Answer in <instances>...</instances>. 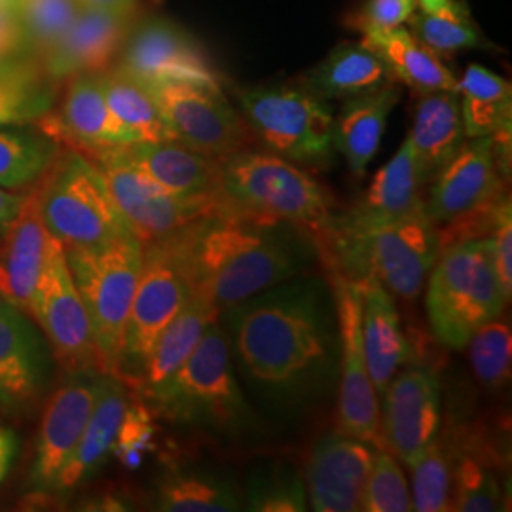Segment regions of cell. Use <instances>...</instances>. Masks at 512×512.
<instances>
[{
    "label": "cell",
    "instance_id": "cell-1",
    "mask_svg": "<svg viewBox=\"0 0 512 512\" xmlns=\"http://www.w3.org/2000/svg\"><path fill=\"white\" fill-rule=\"evenodd\" d=\"M232 359L256 393L308 403L338 376L340 334L329 279L296 275L220 313Z\"/></svg>",
    "mask_w": 512,
    "mask_h": 512
},
{
    "label": "cell",
    "instance_id": "cell-2",
    "mask_svg": "<svg viewBox=\"0 0 512 512\" xmlns=\"http://www.w3.org/2000/svg\"><path fill=\"white\" fill-rule=\"evenodd\" d=\"M194 293L222 311L296 275L311 274L321 258L310 228L239 211L219 213L181 232Z\"/></svg>",
    "mask_w": 512,
    "mask_h": 512
},
{
    "label": "cell",
    "instance_id": "cell-3",
    "mask_svg": "<svg viewBox=\"0 0 512 512\" xmlns=\"http://www.w3.org/2000/svg\"><path fill=\"white\" fill-rule=\"evenodd\" d=\"M143 401L167 420L219 439H241L256 429L255 412L239 385L219 319L205 330L184 365Z\"/></svg>",
    "mask_w": 512,
    "mask_h": 512
},
{
    "label": "cell",
    "instance_id": "cell-4",
    "mask_svg": "<svg viewBox=\"0 0 512 512\" xmlns=\"http://www.w3.org/2000/svg\"><path fill=\"white\" fill-rule=\"evenodd\" d=\"M33 198L46 230L65 249L99 247L133 234L101 169L76 148L59 152Z\"/></svg>",
    "mask_w": 512,
    "mask_h": 512
},
{
    "label": "cell",
    "instance_id": "cell-5",
    "mask_svg": "<svg viewBox=\"0 0 512 512\" xmlns=\"http://www.w3.org/2000/svg\"><path fill=\"white\" fill-rule=\"evenodd\" d=\"M427 287L431 329L444 346L467 348L476 330L505 310L488 238L465 239L439 251Z\"/></svg>",
    "mask_w": 512,
    "mask_h": 512
},
{
    "label": "cell",
    "instance_id": "cell-6",
    "mask_svg": "<svg viewBox=\"0 0 512 512\" xmlns=\"http://www.w3.org/2000/svg\"><path fill=\"white\" fill-rule=\"evenodd\" d=\"M65 256L90 317L99 368L103 374L116 376L143 266V243L129 234L99 247L65 249Z\"/></svg>",
    "mask_w": 512,
    "mask_h": 512
},
{
    "label": "cell",
    "instance_id": "cell-7",
    "mask_svg": "<svg viewBox=\"0 0 512 512\" xmlns=\"http://www.w3.org/2000/svg\"><path fill=\"white\" fill-rule=\"evenodd\" d=\"M220 188L239 211L285 220L315 232L332 215L327 190L277 154L239 150L220 160Z\"/></svg>",
    "mask_w": 512,
    "mask_h": 512
},
{
    "label": "cell",
    "instance_id": "cell-8",
    "mask_svg": "<svg viewBox=\"0 0 512 512\" xmlns=\"http://www.w3.org/2000/svg\"><path fill=\"white\" fill-rule=\"evenodd\" d=\"M181 232L143 245V266L116 368V378L126 385L141 380L158 338L194 293Z\"/></svg>",
    "mask_w": 512,
    "mask_h": 512
},
{
    "label": "cell",
    "instance_id": "cell-9",
    "mask_svg": "<svg viewBox=\"0 0 512 512\" xmlns=\"http://www.w3.org/2000/svg\"><path fill=\"white\" fill-rule=\"evenodd\" d=\"M243 120L256 137L296 164H323L332 154L334 114L304 86H264L238 92Z\"/></svg>",
    "mask_w": 512,
    "mask_h": 512
},
{
    "label": "cell",
    "instance_id": "cell-10",
    "mask_svg": "<svg viewBox=\"0 0 512 512\" xmlns=\"http://www.w3.org/2000/svg\"><path fill=\"white\" fill-rule=\"evenodd\" d=\"M90 158L101 169L114 202L143 245L171 238L226 207L224 194L211 200H194L165 190L143 169L131 164L118 147L95 152Z\"/></svg>",
    "mask_w": 512,
    "mask_h": 512
},
{
    "label": "cell",
    "instance_id": "cell-11",
    "mask_svg": "<svg viewBox=\"0 0 512 512\" xmlns=\"http://www.w3.org/2000/svg\"><path fill=\"white\" fill-rule=\"evenodd\" d=\"M29 315L40 325L57 365L67 376L103 374L88 311L74 285L65 249L55 238L38 277Z\"/></svg>",
    "mask_w": 512,
    "mask_h": 512
},
{
    "label": "cell",
    "instance_id": "cell-12",
    "mask_svg": "<svg viewBox=\"0 0 512 512\" xmlns=\"http://www.w3.org/2000/svg\"><path fill=\"white\" fill-rule=\"evenodd\" d=\"M336 300L340 361H338V429L342 435L365 440L376 448H385L380 429V397L366 368L361 315L363 291L355 281L330 274Z\"/></svg>",
    "mask_w": 512,
    "mask_h": 512
},
{
    "label": "cell",
    "instance_id": "cell-13",
    "mask_svg": "<svg viewBox=\"0 0 512 512\" xmlns=\"http://www.w3.org/2000/svg\"><path fill=\"white\" fill-rule=\"evenodd\" d=\"M150 90L175 141L215 160H224L249 145L251 129L220 88L169 80Z\"/></svg>",
    "mask_w": 512,
    "mask_h": 512
},
{
    "label": "cell",
    "instance_id": "cell-14",
    "mask_svg": "<svg viewBox=\"0 0 512 512\" xmlns=\"http://www.w3.org/2000/svg\"><path fill=\"white\" fill-rule=\"evenodd\" d=\"M114 65L147 86L183 80L220 88L222 82L196 38L173 19L152 14L135 21Z\"/></svg>",
    "mask_w": 512,
    "mask_h": 512
},
{
    "label": "cell",
    "instance_id": "cell-15",
    "mask_svg": "<svg viewBox=\"0 0 512 512\" xmlns=\"http://www.w3.org/2000/svg\"><path fill=\"white\" fill-rule=\"evenodd\" d=\"M109 374H76L50 395L29 471V490L52 495L57 476L73 456Z\"/></svg>",
    "mask_w": 512,
    "mask_h": 512
},
{
    "label": "cell",
    "instance_id": "cell-16",
    "mask_svg": "<svg viewBox=\"0 0 512 512\" xmlns=\"http://www.w3.org/2000/svg\"><path fill=\"white\" fill-rule=\"evenodd\" d=\"M380 429L385 448L412 467L437 439L442 425V399L437 374L427 366H410L385 387Z\"/></svg>",
    "mask_w": 512,
    "mask_h": 512
},
{
    "label": "cell",
    "instance_id": "cell-17",
    "mask_svg": "<svg viewBox=\"0 0 512 512\" xmlns=\"http://www.w3.org/2000/svg\"><path fill=\"white\" fill-rule=\"evenodd\" d=\"M505 175L492 137H475L463 143L458 154L433 179L427 202V217L437 226L461 219L499 202L505 192Z\"/></svg>",
    "mask_w": 512,
    "mask_h": 512
},
{
    "label": "cell",
    "instance_id": "cell-18",
    "mask_svg": "<svg viewBox=\"0 0 512 512\" xmlns=\"http://www.w3.org/2000/svg\"><path fill=\"white\" fill-rule=\"evenodd\" d=\"M52 355L25 311L0 296V418H19L42 399Z\"/></svg>",
    "mask_w": 512,
    "mask_h": 512
},
{
    "label": "cell",
    "instance_id": "cell-19",
    "mask_svg": "<svg viewBox=\"0 0 512 512\" xmlns=\"http://www.w3.org/2000/svg\"><path fill=\"white\" fill-rule=\"evenodd\" d=\"M141 16L137 2L122 8H82L69 31L40 61L42 71L61 84L76 74L109 69Z\"/></svg>",
    "mask_w": 512,
    "mask_h": 512
},
{
    "label": "cell",
    "instance_id": "cell-20",
    "mask_svg": "<svg viewBox=\"0 0 512 512\" xmlns=\"http://www.w3.org/2000/svg\"><path fill=\"white\" fill-rule=\"evenodd\" d=\"M376 450L380 448L340 431L317 440L302 476L311 511H361L366 476Z\"/></svg>",
    "mask_w": 512,
    "mask_h": 512
},
{
    "label": "cell",
    "instance_id": "cell-21",
    "mask_svg": "<svg viewBox=\"0 0 512 512\" xmlns=\"http://www.w3.org/2000/svg\"><path fill=\"white\" fill-rule=\"evenodd\" d=\"M37 124L57 143L76 148L86 156L137 141L112 114L99 73L69 78L59 110H50Z\"/></svg>",
    "mask_w": 512,
    "mask_h": 512
},
{
    "label": "cell",
    "instance_id": "cell-22",
    "mask_svg": "<svg viewBox=\"0 0 512 512\" xmlns=\"http://www.w3.org/2000/svg\"><path fill=\"white\" fill-rule=\"evenodd\" d=\"M118 148L131 164L177 196L194 200L222 196L220 160L196 152L175 139L135 141Z\"/></svg>",
    "mask_w": 512,
    "mask_h": 512
},
{
    "label": "cell",
    "instance_id": "cell-23",
    "mask_svg": "<svg viewBox=\"0 0 512 512\" xmlns=\"http://www.w3.org/2000/svg\"><path fill=\"white\" fill-rule=\"evenodd\" d=\"M52 239L38 215L35 198L29 196L0 247V296L27 315Z\"/></svg>",
    "mask_w": 512,
    "mask_h": 512
},
{
    "label": "cell",
    "instance_id": "cell-24",
    "mask_svg": "<svg viewBox=\"0 0 512 512\" xmlns=\"http://www.w3.org/2000/svg\"><path fill=\"white\" fill-rule=\"evenodd\" d=\"M359 285L363 291L361 334L366 368L380 397L397 370L412 359V346L404 336L401 317L391 293L376 279Z\"/></svg>",
    "mask_w": 512,
    "mask_h": 512
},
{
    "label": "cell",
    "instance_id": "cell-25",
    "mask_svg": "<svg viewBox=\"0 0 512 512\" xmlns=\"http://www.w3.org/2000/svg\"><path fill=\"white\" fill-rule=\"evenodd\" d=\"M128 404L126 384L116 376H107L105 387L95 403L82 437L74 448L73 456L57 476L52 495L59 499L69 497L105 465V461L112 454V446Z\"/></svg>",
    "mask_w": 512,
    "mask_h": 512
},
{
    "label": "cell",
    "instance_id": "cell-26",
    "mask_svg": "<svg viewBox=\"0 0 512 512\" xmlns=\"http://www.w3.org/2000/svg\"><path fill=\"white\" fill-rule=\"evenodd\" d=\"M399 99L401 92L391 82L374 92L349 97L334 118L332 147L346 158L355 175L363 177L378 154L389 114Z\"/></svg>",
    "mask_w": 512,
    "mask_h": 512
},
{
    "label": "cell",
    "instance_id": "cell-27",
    "mask_svg": "<svg viewBox=\"0 0 512 512\" xmlns=\"http://www.w3.org/2000/svg\"><path fill=\"white\" fill-rule=\"evenodd\" d=\"M421 184L435 179L465 143V128L461 116L458 92L420 93L414 114V126L408 135Z\"/></svg>",
    "mask_w": 512,
    "mask_h": 512
},
{
    "label": "cell",
    "instance_id": "cell-28",
    "mask_svg": "<svg viewBox=\"0 0 512 512\" xmlns=\"http://www.w3.org/2000/svg\"><path fill=\"white\" fill-rule=\"evenodd\" d=\"M416 154L406 139L397 154L376 173L361 200L349 209V219L361 226H378L401 219L423 207Z\"/></svg>",
    "mask_w": 512,
    "mask_h": 512
},
{
    "label": "cell",
    "instance_id": "cell-29",
    "mask_svg": "<svg viewBox=\"0 0 512 512\" xmlns=\"http://www.w3.org/2000/svg\"><path fill=\"white\" fill-rule=\"evenodd\" d=\"M154 507L164 512H236L245 503L236 480L215 467H171L156 484Z\"/></svg>",
    "mask_w": 512,
    "mask_h": 512
},
{
    "label": "cell",
    "instance_id": "cell-30",
    "mask_svg": "<svg viewBox=\"0 0 512 512\" xmlns=\"http://www.w3.org/2000/svg\"><path fill=\"white\" fill-rule=\"evenodd\" d=\"M219 317V310L209 298H205L203 294L192 293L183 310L165 327L148 357L145 372L135 385L141 399L164 385L184 365V361L202 342L205 330Z\"/></svg>",
    "mask_w": 512,
    "mask_h": 512
},
{
    "label": "cell",
    "instance_id": "cell-31",
    "mask_svg": "<svg viewBox=\"0 0 512 512\" xmlns=\"http://www.w3.org/2000/svg\"><path fill=\"white\" fill-rule=\"evenodd\" d=\"M363 44L384 61L395 82L418 93L458 92V80L442 63L439 54L427 48L403 25L387 33L368 35Z\"/></svg>",
    "mask_w": 512,
    "mask_h": 512
},
{
    "label": "cell",
    "instance_id": "cell-32",
    "mask_svg": "<svg viewBox=\"0 0 512 512\" xmlns=\"http://www.w3.org/2000/svg\"><path fill=\"white\" fill-rule=\"evenodd\" d=\"M395 82L387 71L384 61L374 54L363 42H344L330 52L311 71L302 86L317 97L349 99L355 95L374 92L385 84Z\"/></svg>",
    "mask_w": 512,
    "mask_h": 512
},
{
    "label": "cell",
    "instance_id": "cell-33",
    "mask_svg": "<svg viewBox=\"0 0 512 512\" xmlns=\"http://www.w3.org/2000/svg\"><path fill=\"white\" fill-rule=\"evenodd\" d=\"M465 137H495L512 129L511 84L482 65H469L458 80Z\"/></svg>",
    "mask_w": 512,
    "mask_h": 512
},
{
    "label": "cell",
    "instance_id": "cell-34",
    "mask_svg": "<svg viewBox=\"0 0 512 512\" xmlns=\"http://www.w3.org/2000/svg\"><path fill=\"white\" fill-rule=\"evenodd\" d=\"M99 80L112 114L137 141L173 139L162 109L145 82L116 65L101 71Z\"/></svg>",
    "mask_w": 512,
    "mask_h": 512
},
{
    "label": "cell",
    "instance_id": "cell-35",
    "mask_svg": "<svg viewBox=\"0 0 512 512\" xmlns=\"http://www.w3.org/2000/svg\"><path fill=\"white\" fill-rule=\"evenodd\" d=\"M63 150L40 128H0V188L23 190L42 181Z\"/></svg>",
    "mask_w": 512,
    "mask_h": 512
},
{
    "label": "cell",
    "instance_id": "cell-36",
    "mask_svg": "<svg viewBox=\"0 0 512 512\" xmlns=\"http://www.w3.org/2000/svg\"><path fill=\"white\" fill-rule=\"evenodd\" d=\"M410 23L414 37L435 54L448 55L476 48L480 37L467 8L459 0H416Z\"/></svg>",
    "mask_w": 512,
    "mask_h": 512
},
{
    "label": "cell",
    "instance_id": "cell-37",
    "mask_svg": "<svg viewBox=\"0 0 512 512\" xmlns=\"http://www.w3.org/2000/svg\"><path fill=\"white\" fill-rule=\"evenodd\" d=\"M488 454L452 442V511H501L503 495Z\"/></svg>",
    "mask_w": 512,
    "mask_h": 512
},
{
    "label": "cell",
    "instance_id": "cell-38",
    "mask_svg": "<svg viewBox=\"0 0 512 512\" xmlns=\"http://www.w3.org/2000/svg\"><path fill=\"white\" fill-rule=\"evenodd\" d=\"M243 503L253 512L308 511V492L302 475L289 463H260L247 476Z\"/></svg>",
    "mask_w": 512,
    "mask_h": 512
},
{
    "label": "cell",
    "instance_id": "cell-39",
    "mask_svg": "<svg viewBox=\"0 0 512 512\" xmlns=\"http://www.w3.org/2000/svg\"><path fill=\"white\" fill-rule=\"evenodd\" d=\"M80 10L78 0H14L12 4L27 52L38 61L52 52Z\"/></svg>",
    "mask_w": 512,
    "mask_h": 512
},
{
    "label": "cell",
    "instance_id": "cell-40",
    "mask_svg": "<svg viewBox=\"0 0 512 512\" xmlns=\"http://www.w3.org/2000/svg\"><path fill=\"white\" fill-rule=\"evenodd\" d=\"M57 84L42 71V65L0 78V128L37 124L54 110Z\"/></svg>",
    "mask_w": 512,
    "mask_h": 512
},
{
    "label": "cell",
    "instance_id": "cell-41",
    "mask_svg": "<svg viewBox=\"0 0 512 512\" xmlns=\"http://www.w3.org/2000/svg\"><path fill=\"white\" fill-rule=\"evenodd\" d=\"M412 469V505L418 512L452 511V440L437 435Z\"/></svg>",
    "mask_w": 512,
    "mask_h": 512
},
{
    "label": "cell",
    "instance_id": "cell-42",
    "mask_svg": "<svg viewBox=\"0 0 512 512\" xmlns=\"http://www.w3.org/2000/svg\"><path fill=\"white\" fill-rule=\"evenodd\" d=\"M478 382L490 391H501L511 380L512 334L505 321H490L476 330L467 344Z\"/></svg>",
    "mask_w": 512,
    "mask_h": 512
},
{
    "label": "cell",
    "instance_id": "cell-43",
    "mask_svg": "<svg viewBox=\"0 0 512 512\" xmlns=\"http://www.w3.org/2000/svg\"><path fill=\"white\" fill-rule=\"evenodd\" d=\"M361 511L408 512L414 511L410 490L397 459L389 452L376 450L370 471L366 476Z\"/></svg>",
    "mask_w": 512,
    "mask_h": 512
},
{
    "label": "cell",
    "instance_id": "cell-44",
    "mask_svg": "<svg viewBox=\"0 0 512 512\" xmlns=\"http://www.w3.org/2000/svg\"><path fill=\"white\" fill-rule=\"evenodd\" d=\"M152 418L154 412L141 397L129 399L126 414L112 446V454L129 469H137L143 463L145 454L152 450L156 433Z\"/></svg>",
    "mask_w": 512,
    "mask_h": 512
},
{
    "label": "cell",
    "instance_id": "cell-45",
    "mask_svg": "<svg viewBox=\"0 0 512 512\" xmlns=\"http://www.w3.org/2000/svg\"><path fill=\"white\" fill-rule=\"evenodd\" d=\"M416 10V0H365L349 18V27L363 37L401 27Z\"/></svg>",
    "mask_w": 512,
    "mask_h": 512
},
{
    "label": "cell",
    "instance_id": "cell-46",
    "mask_svg": "<svg viewBox=\"0 0 512 512\" xmlns=\"http://www.w3.org/2000/svg\"><path fill=\"white\" fill-rule=\"evenodd\" d=\"M494 256L495 274L505 300L512 296V211L511 198L505 196L499 203L492 232L488 236Z\"/></svg>",
    "mask_w": 512,
    "mask_h": 512
},
{
    "label": "cell",
    "instance_id": "cell-47",
    "mask_svg": "<svg viewBox=\"0 0 512 512\" xmlns=\"http://www.w3.org/2000/svg\"><path fill=\"white\" fill-rule=\"evenodd\" d=\"M19 55H29V52H27L18 21L14 18L12 10L0 8V59L19 57Z\"/></svg>",
    "mask_w": 512,
    "mask_h": 512
},
{
    "label": "cell",
    "instance_id": "cell-48",
    "mask_svg": "<svg viewBox=\"0 0 512 512\" xmlns=\"http://www.w3.org/2000/svg\"><path fill=\"white\" fill-rule=\"evenodd\" d=\"M27 200L29 196L25 194L0 188V236H4L6 230L16 222Z\"/></svg>",
    "mask_w": 512,
    "mask_h": 512
},
{
    "label": "cell",
    "instance_id": "cell-49",
    "mask_svg": "<svg viewBox=\"0 0 512 512\" xmlns=\"http://www.w3.org/2000/svg\"><path fill=\"white\" fill-rule=\"evenodd\" d=\"M18 454V437L12 429L0 425V484L10 473V467Z\"/></svg>",
    "mask_w": 512,
    "mask_h": 512
},
{
    "label": "cell",
    "instance_id": "cell-50",
    "mask_svg": "<svg viewBox=\"0 0 512 512\" xmlns=\"http://www.w3.org/2000/svg\"><path fill=\"white\" fill-rule=\"evenodd\" d=\"M40 61L35 57H29V55H19V57H6V59H0V78H6V76H12V74L23 73V71H29L33 67H38Z\"/></svg>",
    "mask_w": 512,
    "mask_h": 512
},
{
    "label": "cell",
    "instance_id": "cell-51",
    "mask_svg": "<svg viewBox=\"0 0 512 512\" xmlns=\"http://www.w3.org/2000/svg\"><path fill=\"white\" fill-rule=\"evenodd\" d=\"M82 8H122L137 0H78Z\"/></svg>",
    "mask_w": 512,
    "mask_h": 512
},
{
    "label": "cell",
    "instance_id": "cell-52",
    "mask_svg": "<svg viewBox=\"0 0 512 512\" xmlns=\"http://www.w3.org/2000/svg\"><path fill=\"white\" fill-rule=\"evenodd\" d=\"M12 4H14V0H0V8H4V10H12Z\"/></svg>",
    "mask_w": 512,
    "mask_h": 512
}]
</instances>
